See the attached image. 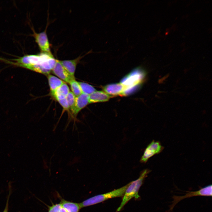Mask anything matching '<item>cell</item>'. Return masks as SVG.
Here are the masks:
<instances>
[{
    "label": "cell",
    "instance_id": "1",
    "mask_svg": "<svg viewBox=\"0 0 212 212\" xmlns=\"http://www.w3.org/2000/svg\"><path fill=\"white\" fill-rule=\"evenodd\" d=\"M56 61L51 52H42L38 54L26 55L5 61L14 65L49 75L54 67Z\"/></svg>",
    "mask_w": 212,
    "mask_h": 212
},
{
    "label": "cell",
    "instance_id": "2",
    "mask_svg": "<svg viewBox=\"0 0 212 212\" xmlns=\"http://www.w3.org/2000/svg\"><path fill=\"white\" fill-rule=\"evenodd\" d=\"M151 172V170L146 169L143 170L140 173L139 178L130 182L126 189L121 203L117 209V211H120L126 204L132 198L134 197L138 199L140 197L138 192L140 188L143 183L145 179Z\"/></svg>",
    "mask_w": 212,
    "mask_h": 212
},
{
    "label": "cell",
    "instance_id": "3",
    "mask_svg": "<svg viewBox=\"0 0 212 212\" xmlns=\"http://www.w3.org/2000/svg\"><path fill=\"white\" fill-rule=\"evenodd\" d=\"M129 185V183L111 191L89 198L80 203L81 208L95 205L110 198L122 196Z\"/></svg>",
    "mask_w": 212,
    "mask_h": 212
},
{
    "label": "cell",
    "instance_id": "4",
    "mask_svg": "<svg viewBox=\"0 0 212 212\" xmlns=\"http://www.w3.org/2000/svg\"><path fill=\"white\" fill-rule=\"evenodd\" d=\"M212 185L207 186L199 190L194 191H188V193L183 196H173L172 204L170 206L169 212L171 211L175 206L180 201L185 198L196 196H211Z\"/></svg>",
    "mask_w": 212,
    "mask_h": 212
},
{
    "label": "cell",
    "instance_id": "5",
    "mask_svg": "<svg viewBox=\"0 0 212 212\" xmlns=\"http://www.w3.org/2000/svg\"><path fill=\"white\" fill-rule=\"evenodd\" d=\"M164 149L160 143L153 140L145 149L140 162L145 163L148 159L153 155L161 152Z\"/></svg>",
    "mask_w": 212,
    "mask_h": 212
},
{
    "label": "cell",
    "instance_id": "6",
    "mask_svg": "<svg viewBox=\"0 0 212 212\" xmlns=\"http://www.w3.org/2000/svg\"><path fill=\"white\" fill-rule=\"evenodd\" d=\"M33 36L42 52H51L46 30L39 33L34 32Z\"/></svg>",
    "mask_w": 212,
    "mask_h": 212
},
{
    "label": "cell",
    "instance_id": "7",
    "mask_svg": "<svg viewBox=\"0 0 212 212\" xmlns=\"http://www.w3.org/2000/svg\"><path fill=\"white\" fill-rule=\"evenodd\" d=\"M52 71L53 73L62 81L69 83L74 77L71 75L65 69L58 60L56 59L55 66Z\"/></svg>",
    "mask_w": 212,
    "mask_h": 212
},
{
    "label": "cell",
    "instance_id": "8",
    "mask_svg": "<svg viewBox=\"0 0 212 212\" xmlns=\"http://www.w3.org/2000/svg\"><path fill=\"white\" fill-rule=\"evenodd\" d=\"M128 87L122 83H113L106 85L104 92L109 95H117L124 94Z\"/></svg>",
    "mask_w": 212,
    "mask_h": 212
},
{
    "label": "cell",
    "instance_id": "9",
    "mask_svg": "<svg viewBox=\"0 0 212 212\" xmlns=\"http://www.w3.org/2000/svg\"><path fill=\"white\" fill-rule=\"evenodd\" d=\"M90 104L89 95L82 93L76 97L74 115H76L82 109Z\"/></svg>",
    "mask_w": 212,
    "mask_h": 212
},
{
    "label": "cell",
    "instance_id": "10",
    "mask_svg": "<svg viewBox=\"0 0 212 212\" xmlns=\"http://www.w3.org/2000/svg\"><path fill=\"white\" fill-rule=\"evenodd\" d=\"M82 57V56H80L74 59L59 61L67 72L71 75L74 77L77 65Z\"/></svg>",
    "mask_w": 212,
    "mask_h": 212
},
{
    "label": "cell",
    "instance_id": "11",
    "mask_svg": "<svg viewBox=\"0 0 212 212\" xmlns=\"http://www.w3.org/2000/svg\"><path fill=\"white\" fill-rule=\"evenodd\" d=\"M110 97L104 91H96L89 95L90 104L107 101Z\"/></svg>",
    "mask_w": 212,
    "mask_h": 212
},
{
    "label": "cell",
    "instance_id": "12",
    "mask_svg": "<svg viewBox=\"0 0 212 212\" xmlns=\"http://www.w3.org/2000/svg\"><path fill=\"white\" fill-rule=\"evenodd\" d=\"M69 92L68 86L64 82L52 94L57 100L66 98Z\"/></svg>",
    "mask_w": 212,
    "mask_h": 212
},
{
    "label": "cell",
    "instance_id": "13",
    "mask_svg": "<svg viewBox=\"0 0 212 212\" xmlns=\"http://www.w3.org/2000/svg\"><path fill=\"white\" fill-rule=\"evenodd\" d=\"M60 203L67 212H79L81 208L80 203L72 202L64 199L61 200Z\"/></svg>",
    "mask_w": 212,
    "mask_h": 212
},
{
    "label": "cell",
    "instance_id": "14",
    "mask_svg": "<svg viewBox=\"0 0 212 212\" xmlns=\"http://www.w3.org/2000/svg\"><path fill=\"white\" fill-rule=\"evenodd\" d=\"M47 78L52 94L64 82L61 80L52 75H48Z\"/></svg>",
    "mask_w": 212,
    "mask_h": 212
},
{
    "label": "cell",
    "instance_id": "15",
    "mask_svg": "<svg viewBox=\"0 0 212 212\" xmlns=\"http://www.w3.org/2000/svg\"><path fill=\"white\" fill-rule=\"evenodd\" d=\"M69 83L72 92L76 97L82 93L78 82L75 79L72 80Z\"/></svg>",
    "mask_w": 212,
    "mask_h": 212
},
{
    "label": "cell",
    "instance_id": "16",
    "mask_svg": "<svg viewBox=\"0 0 212 212\" xmlns=\"http://www.w3.org/2000/svg\"><path fill=\"white\" fill-rule=\"evenodd\" d=\"M82 93L90 95L95 91L96 89L91 85L84 82H78Z\"/></svg>",
    "mask_w": 212,
    "mask_h": 212
},
{
    "label": "cell",
    "instance_id": "17",
    "mask_svg": "<svg viewBox=\"0 0 212 212\" xmlns=\"http://www.w3.org/2000/svg\"><path fill=\"white\" fill-rule=\"evenodd\" d=\"M76 97L72 92H69L67 95L66 98L67 100L69 109L72 113L74 114L75 104Z\"/></svg>",
    "mask_w": 212,
    "mask_h": 212
},
{
    "label": "cell",
    "instance_id": "18",
    "mask_svg": "<svg viewBox=\"0 0 212 212\" xmlns=\"http://www.w3.org/2000/svg\"><path fill=\"white\" fill-rule=\"evenodd\" d=\"M61 206L60 203L54 204L49 206L48 212H59Z\"/></svg>",
    "mask_w": 212,
    "mask_h": 212
},
{
    "label": "cell",
    "instance_id": "19",
    "mask_svg": "<svg viewBox=\"0 0 212 212\" xmlns=\"http://www.w3.org/2000/svg\"><path fill=\"white\" fill-rule=\"evenodd\" d=\"M64 110H68L69 109L68 102L66 98L57 100Z\"/></svg>",
    "mask_w": 212,
    "mask_h": 212
},
{
    "label": "cell",
    "instance_id": "20",
    "mask_svg": "<svg viewBox=\"0 0 212 212\" xmlns=\"http://www.w3.org/2000/svg\"><path fill=\"white\" fill-rule=\"evenodd\" d=\"M9 193L8 195L6 201V203L4 210L2 212H8L9 209V197L10 194V190L9 191Z\"/></svg>",
    "mask_w": 212,
    "mask_h": 212
}]
</instances>
